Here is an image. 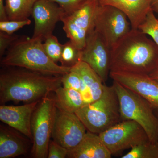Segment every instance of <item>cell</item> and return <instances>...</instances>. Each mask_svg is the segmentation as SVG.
Returning <instances> with one entry per match:
<instances>
[{
	"instance_id": "obj_1",
	"label": "cell",
	"mask_w": 158,
	"mask_h": 158,
	"mask_svg": "<svg viewBox=\"0 0 158 158\" xmlns=\"http://www.w3.org/2000/svg\"><path fill=\"white\" fill-rule=\"evenodd\" d=\"M62 75L17 66H2L0 104L39 102L62 86Z\"/></svg>"
},
{
	"instance_id": "obj_2",
	"label": "cell",
	"mask_w": 158,
	"mask_h": 158,
	"mask_svg": "<svg viewBox=\"0 0 158 158\" xmlns=\"http://www.w3.org/2000/svg\"><path fill=\"white\" fill-rule=\"evenodd\" d=\"M139 30L131 29L111 50L110 72L149 75L158 68V46Z\"/></svg>"
},
{
	"instance_id": "obj_3",
	"label": "cell",
	"mask_w": 158,
	"mask_h": 158,
	"mask_svg": "<svg viewBox=\"0 0 158 158\" xmlns=\"http://www.w3.org/2000/svg\"><path fill=\"white\" fill-rule=\"evenodd\" d=\"M40 38L19 37L1 59L2 66H17L45 73L63 75L71 68L58 65L46 54Z\"/></svg>"
},
{
	"instance_id": "obj_4",
	"label": "cell",
	"mask_w": 158,
	"mask_h": 158,
	"mask_svg": "<svg viewBox=\"0 0 158 158\" xmlns=\"http://www.w3.org/2000/svg\"><path fill=\"white\" fill-rule=\"evenodd\" d=\"M75 114L87 131L98 135L122 121L119 101L113 85H106L100 98L85 105Z\"/></svg>"
},
{
	"instance_id": "obj_5",
	"label": "cell",
	"mask_w": 158,
	"mask_h": 158,
	"mask_svg": "<svg viewBox=\"0 0 158 158\" xmlns=\"http://www.w3.org/2000/svg\"><path fill=\"white\" fill-rule=\"evenodd\" d=\"M119 101L122 121L133 120L144 128L149 141L158 143V118L155 109L143 97L113 81Z\"/></svg>"
},
{
	"instance_id": "obj_6",
	"label": "cell",
	"mask_w": 158,
	"mask_h": 158,
	"mask_svg": "<svg viewBox=\"0 0 158 158\" xmlns=\"http://www.w3.org/2000/svg\"><path fill=\"white\" fill-rule=\"evenodd\" d=\"M56 110L51 94L42 99L34 110L31 119L33 145L31 153L33 158H48Z\"/></svg>"
},
{
	"instance_id": "obj_7",
	"label": "cell",
	"mask_w": 158,
	"mask_h": 158,
	"mask_svg": "<svg viewBox=\"0 0 158 158\" xmlns=\"http://www.w3.org/2000/svg\"><path fill=\"white\" fill-rule=\"evenodd\" d=\"M98 135L112 155L149 141L144 128L133 120L120 122Z\"/></svg>"
},
{
	"instance_id": "obj_8",
	"label": "cell",
	"mask_w": 158,
	"mask_h": 158,
	"mask_svg": "<svg viewBox=\"0 0 158 158\" xmlns=\"http://www.w3.org/2000/svg\"><path fill=\"white\" fill-rule=\"evenodd\" d=\"M94 29L111 49L131 30L127 15L119 9L110 6L98 8L94 19Z\"/></svg>"
},
{
	"instance_id": "obj_9",
	"label": "cell",
	"mask_w": 158,
	"mask_h": 158,
	"mask_svg": "<svg viewBox=\"0 0 158 158\" xmlns=\"http://www.w3.org/2000/svg\"><path fill=\"white\" fill-rule=\"evenodd\" d=\"M87 129L75 113L64 112L56 107L52 138L68 150L75 147L84 138Z\"/></svg>"
},
{
	"instance_id": "obj_10",
	"label": "cell",
	"mask_w": 158,
	"mask_h": 158,
	"mask_svg": "<svg viewBox=\"0 0 158 158\" xmlns=\"http://www.w3.org/2000/svg\"><path fill=\"white\" fill-rule=\"evenodd\" d=\"M81 61L87 63L105 84L110 77L111 49L95 29L87 36L86 44L81 50Z\"/></svg>"
},
{
	"instance_id": "obj_11",
	"label": "cell",
	"mask_w": 158,
	"mask_h": 158,
	"mask_svg": "<svg viewBox=\"0 0 158 158\" xmlns=\"http://www.w3.org/2000/svg\"><path fill=\"white\" fill-rule=\"evenodd\" d=\"M65 14L57 3L49 0H37L31 15L35 23L32 38H40L44 41L53 35L57 23L61 21Z\"/></svg>"
},
{
	"instance_id": "obj_12",
	"label": "cell",
	"mask_w": 158,
	"mask_h": 158,
	"mask_svg": "<svg viewBox=\"0 0 158 158\" xmlns=\"http://www.w3.org/2000/svg\"><path fill=\"white\" fill-rule=\"evenodd\" d=\"M110 77L148 101L158 110V81L149 75L122 72H110Z\"/></svg>"
},
{
	"instance_id": "obj_13",
	"label": "cell",
	"mask_w": 158,
	"mask_h": 158,
	"mask_svg": "<svg viewBox=\"0 0 158 158\" xmlns=\"http://www.w3.org/2000/svg\"><path fill=\"white\" fill-rule=\"evenodd\" d=\"M39 102L18 106L1 105L0 120L22 133L33 141L31 119Z\"/></svg>"
},
{
	"instance_id": "obj_14",
	"label": "cell",
	"mask_w": 158,
	"mask_h": 158,
	"mask_svg": "<svg viewBox=\"0 0 158 158\" xmlns=\"http://www.w3.org/2000/svg\"><path fill=\"white\" fill-rule=\"evenodd\" d=\"M0 125V158H13L31 152L33 141L8 125Z\"/></svg>"
},
{
	"instance_id": "obj_15",
	"label": "cell",
	"mask_w": 158,
	"mask_h": 158,
	"mask_svg": "<svg viewBox=\"0 0 158 158\" xmlns=\"http://www.w3.org/2000/svg\"><path fill=\"white\" fill-rule=\"evenodd\" d=\"M102 6H113L127 16L132 29H138L151 10L150 0H99Z\"/></svg>"
},
{
	"instance_id": "obj_16",
	"label": "cell",
	"mask_w": 158,
	"mask_h": 158,
	"mask_svg": "<svg viewBox=\"0 0 158 158\" xmlns=\"http://www.w3.org/2000/svg\"><path fill=\"white\" fill-rule=\"evenodd\" d=\"M112 156L98 134L88 131L77 145L68 150L67 158H110Z\"/></svg>"
},
{
	"instance_id": "obj_17",
	"label": "cell",
	"mask_w": 158,
	"mask_h": 158,
	"mask_svg": "<svg viewBox=\"0 0 158 158\" xmlns=\"http://www.w3.org/2000/svg\"><path fill=\"white\" fill-rule=\"evenodd\" d=\"M77 73L84 82L86 88L85 100L86 104L92 102L101 97L106 85L98 74L87 63L80 61L71 68Z\"/></svg>"
},
{
	"instance_id": "obj_18",
	"label": "cell",
	"mask_w": 158,
	"mask_h": 158,
	"mask_svg": "<svg viewBox=\"0 0 158 158\" xmlns=\"http://www.w3.org/2000/svg\"><path fill=\"white\" fill-rule=\"evenodd\" d=\"M53 96L56 107L64 112L75 113L86 105L80 91L67 89L62 86L57 88Z\"/></svg>"
},
{
	"instance_id": "obj_19",
	"label": "cell",
	"mask_w": 158,
	"mask_h": 158,
	"mask_svg": "<svg viewBox=\"0 0 158 158\" xmlns=\"http://www.w3.org/2000/svg\"><path fill=\"white\" fill-rule=\"evenodd\" d=\"M99 5L98 0H88L73 14L67 15L88 35L94 29L95 14Z\"/></svg>"
},
{
	"instance_id": "obj_20",
	"label": "cell",
	"mask_w": 158,
	"mask_h": 158,
	"mask_svg": "<svg viewBox=\"0 0 158 158\" xmlns=\"http://www.w3.org/2000/svg\"><path fill=\"white\" fill-rule=\"evenodd\" d=\"M37 0H6L5 8L9 20L28 19Z\"/></svg>"
},
{
	"instance_id": "obj_21",
	"label": "cell",
	"mask_w": 158,
	"mask_h": 158,
	"mask_svg": "<svg viewBox=\"0 0 158 158\" xmlns=\"http://www.w3.org/2000/svg\"><path fill=\"white\" fill-rule=\"evenodd\" d=\"M61 21L66 37L79 49L82 50L86 44L88 34L74 23L66 14Z\"/></svg>"
},
{
	"instance_id": "obj_22",
	"label": "cell",
	"mask_w": 158,
	"mask_h": 158,
	"mask_svg": "<svg viewBox=\"0 0 158 158\" xmlns=\"http://www.w3.org/2000/svg\"><path fill=\"white\" fill-rule=\"evenodd\" d=\"M122 158H158V143L148 141L132 148Z\"/></svg>"
},
{
	"instance_id": "obj_23",
	"label": "cell",
	"mask_w": 158,
	"mask_h": 158,
	"mask_svg": "<svg viewBox=\"0 0 158 158\" xmlns=\"http://www.w3.org/2000/svg\"><path fill=\"white\" fill-rule=\"evenodd\" d=\"M81 50L69 41L63 44L60 62L64 67L71 68L81 61Z\"/></svg>"
},
{
	"instance_id": "obj_24",
	"label": "cell",
	"mask_w": 158,
	"mask_h": 158,
	"mask_svg": "<svg viewBox=\"0 0 158 158\" xmlns=\"http://www.w3.org/2000/svg\"><path fill=\"white\" fill-rule=\"evenodd\" d=\"M154 13L152 9L149 10L144 21L138 27V30L151 37L158 46V19Z\"/></svg>"
},
{
	"instance_id": "obj_25",
	"label": "cell",
	"mask_w": 158,
	"mask_h": 158,
	"mask_svg": "<svg viewBox=\"0 0 158 158\" xmlns=\"http://www.w3.org/2000/svg\"><path fill=\"white\" fill-rule=\"evenodd\" d=\"M43 43L44 49L49 58L54 62H60L62 56L63 44L53 35L46 38Z\"/></svg>"
},
{
	"instance_id": "obj_26",
	"label": "cell",
	"mask_w": 158,
	"mask_h": 158,
	"mask_svg": "<svg viewBox=\"0 0 158 158\" xmlns=\"http://www.w3.org/2000/svg\"><path fill=\"white\" fill-rule=\"evenodd\" d=\"M61 81L63 88L80 91L85 99L86 93V88L78 74L70 70L69 72L62 75Z\"/></svg>"
},
{
	"instance_id": "obj_27",
	"label": "cell",
	"mask_w": 158,
	"mask_h": 158,
	"mask_svg": "<svg viewBox=\"0 0 158 158\" xmlns=\"http://www.w3.org/2000/svg\"><path fill=\"white\" fill-rule=\"evenodd\" d=\"M31 23V20L29 19L22 20L0 21V31L13 34L15 31Z\"/></svg>"
},
{
	"instance_id": "obj_28",
	"label": "cell",
	"mask_w": 158,
	"mask_h": 158,
	"mask_svg": "<svg viewBox=\"0 0 158 158\" xmlns=\"http://www.w3.org/2000/svg\"><path fill=\"white\" fill-rule=\"evenodd\" d=\"M57 3L65 11L66 15H70L81 7L88 0H49Z\"/></svg>"
},
{
	"instance_id": "obj_29",
	"label": "cell",
	"mask_w": 158,
	"mask_h": 158,
	"mask_svg": "<svg viewBox=\"0 0 158 158\" xmlns=\"http://www.w3.org/2000/svg\"><path fill=\"white\" fill-rule=\"evenodd\" d=\"M68 149L53 140H51L48 148V158H67Z\"/></svg>"
},
{
	"instance_id": "obj_30",
	"label": "cell",
	"mask_w": 158,
	"mask_h": 158,
	"mask_svg": "<svg viewBox=\"0 0 158 158\" xmlns=\"http://www.w3.org/2000/svg\"><path fill=\"white\" fill-rule=\"evenodd\" d=\"M19 37L16 34H9L0 31V59L2 58L9 47Z\"/></svg>"
},
{
	"instance_id": "obj_31",
	"label": "cell",
	"mask_w": 158,
	"mask_h": 158,
	"mask_svg": "<svg viewBox=\"0 0 158 158\" xmlns=\"http://www.w3.org/2000/svg\"><path fill=\"white\" fill-rule=\"evenodd\" d=\"M8 20L4 0H0V21Z\"/></svg>"
},
{
	"instance_id": "obj_32",
	"label": "cell",
	"mask_w": 158,
	"mask_h": 158,
	"mask_svg": "<svg viewBox=\"0 0 158 158\" xmlns=\"http://www.w3.org/2000/svg\"><path fill=\"white\" fill-rule=\"evenodd\" d=\"M150 6L153 11L158 14V0H150Z\"/></svg>"
},
{
	"instance_id": "obj_33",
	"label": "cell",
	"mask_w": 158,
	"mask_h": 158,
	"mask_svg": "<svg viewBox=\"0 0 158 158\" xmlns=\"http://www.w3.org/2000/svg\"><path fill=\"white\" fill-rule=\"evenodd\" d=\"M149 76L152 78L155 79L156 81H158V68L155 70L153 72L150 74Z\"/></svg>"
},
{
	"instance_id": "obj_34",
	"label": "cell",
	"mask_w": 158,
	"mask_h": 158,
	"mask_svg": "<svg viewBox=\"0 0 158 158\" xmlns=\"http://www.w3.org/2000/svg\"><path fill=\"white\" fill-rule=\"evenodd\" d=\"M156 111H155V113L156 115L157 116L158 118V110H156Z\"/></svg>"
},
{
	"instance_id": "obj_35",
	"label": "cell",
	"mask_w": 158,
	"mask_h": 158,
	"mask_svg": "<svg viewBox=\"0 0 158 158\" xmlns=\"http://www.w3.org/2000/svg\"><path fill=\"white\" fill-rule=\"evenodd\" d=\"M98 1H99V0H98Z\"/></svg>"
}]
</instances>
